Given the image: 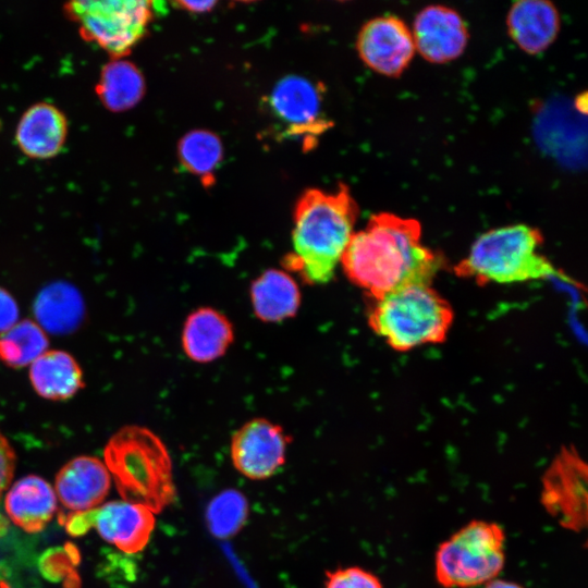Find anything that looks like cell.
<instances>
[{
  "label": "cell",
  "instance_id": "obj_20",
  "mask_svg": "<svg viewBox=\"0 0 588 588\" xmlns=\"http://www.w3.org/2000/svg\"><path fill=\"white\" fill-rule=\"evenodd\" d=\"M250 299L259 319L278 322L296 314L301 304V292L291 275L271 269L253 282Z\"/></svg>",
  "mask_w": 588,
  "mask_h": 588
},
{
  "label": "cell",
  "instance_id": "obj_8",
  "mask_svg": "<svg viewBox=\"0 0 588 588\" xmlns=\"http://www.w3.org/2000/svg\"><path fill=\"white\" fill-rule=\"evenodd\" d=\"M71 11L84 32L113 53H123L144 35L152 3L139 0L76 1Z\"/></svg>",
  "mask_w": 588,
  "mask_h": 588
},
{
  "label": "cell",
  "instance_id": "obj_12",
  "mask_svg": "<svg viewBox=\"0 0 588 588\" xmlns=\"http://www.w3.org/2000/svg\"><path fill=\"white\" fill-rule=\"evenodd\" d=\"M415 49L433 63H445L458 58L468 40L467 27L461 15L443 5L422 9L414 22Z\"/></svg>",
  "mask_w": 588,
  "mask_h": 588
},
{
  "label": "cell",
  "instance_id": "obj_11",
  "mask_svg": "<svg viewBox=\"0 0 588 588\" xmlns=\"http://www.w3.org/2000/svg\"><path fill=\"white\" fill-rule=\"evenodd\" d=\"M358 53L370 69L385 76H399L415 53L413 34L396 16L368 21L357 38Z\"/></svg>",
  "mask_w": 588,
  "mask_h": 588
},
{
  "label": "cell",
  "instance_id": "obj_13",
  "mask_svg": "<svg viewBox=\"0 0 588 588\" xmlns=\"http://www.w3.org/2000/svg\"><path fill=\"white\" fill-rule=\"evenodd\" d=\"M269 106L291 135H317L327 128L326 121L320 119V88L307 78H282L269 97Z\"/></svg>",
  "mask_w": 588,
  "mask_h": 588
},
{
  "label": "cell",
  "instance_id": "obj_26",
  "mask_svg": "<svg viewBox=\"0 0 588 588\" xmlns=\"http://www.w3.org/2000/svg\"><path fill=\"white\" fill-rule=\"evenodd\" d=\"M15 466V453L7 440L0 432V497L10 483Z\"/></svg>",
  "mask_w": 588,
  "mask_h": 588
},
{
  "label": "cell",
  "instance_id": "obj_18",
  "mask_svg": "<svg viewBox=\"0 0 588 588\" xmlns=\"http://www.w3.org/2000/svg\"><path fill=\"white\" fill-rule=\"evenodd\" d=\"M232 340V324L224 315L210 307H201L192 313L182 333L185 354L197 363H209L219 358Z\"/></svg>",
  "mask_w": 588,
  "mask_h": 588
},
{
  "label": "cell",
  "instance_id": "obj_2",
  "mask_svg": "<svg viewBox=\"0 0 588 588\" xmlns=\"http://www.w3.org/2000/svg\"><path fill=\"white\" fill-rule=\"evenodd\" d=\"M358 208L345 185L335 193L306 191L294 210L293 253L285 264L311 284L333 277L354 233Z\"/></svg>",
  "mask_w": 588,
  "mask_h": 588
},
{
  "label": "cell",
  "instance_id": "obj_23",
  "mask_svg": "<svg viewBox=\"0 0 588 588\" xmlns=\"http://www.w3.org/2000/svg\"><path fill=\"white\" fill-rule=\"evenodd\" d=\"M179 157L189 172L210 176L222 159L221 140L212 132L192 131L180 140Z\"/></svg>",
  "mask_w": 588,
  "mask_h": 588
},
{
  "label": "cell",
  "instance_id": "obj_24",
  "mask_svg": "<svg viewBox=\"0 0 588 588\" xmlns=\"http://www.w3.org/2000/svg\"><path fill=\"white\" fill-rule=\"evenodd\" d=\"M248 504L245 497L236 490H225L208 505L206 518L208 527L217 538L234 536L245 524Z\"/></svg>",
  "mask_w": 588,
  "mask_h": 588
},
{
  "label": "cell",
  "instance_id": "obj_14",
  "mask_svg": "<svg viewBox=\"0 0 588 588\" xmlns=\"http://www.w3.org/2000/svg\"><path fill=\"white\" fill-rule=\"evenodd\" d=\"M110 486L111 476L105 463L95 456L82 455L59 470L54 492L65 510L78 513L99 506Z\"/></svg>",
  "mask_w": 588,
  "mask_h": 588
},
{
  "label": "cell",
  "instance_id": "obj_29",
  "mask_svg": "<svg viewBox=\"0 0 588 588\" xmlns=\"http://www.w3.org/2000/svg\"><path fill=\"white\" fill-rule=\"evenodd\" d=\"M483 588H524V587L520 584L512 581V580L494 578L490 580L489 583H487L486 585H483Z\"/></svg>",
  "mask_w": 588,
  "mask_h": 588
},
{
  "label": "cell",
  "instance_id": "obj_1",
  "mask_svg": "<svg viewBox=\"0 0 588 588\" xmlns=\"http://www.w3.org/2000/svg\"><path fill=\"white\" fill-rule=\"evenodd\" d=\"M340 264L375 301L405 286L431 285L445 259L422 244L416 219L380 212L353 233Z\"/></svg>",
  "mask_w": 588,
  "mask_h": 588
},
{
  "label": "cell",
  "instance_id": "obj_7",
  "mask_svg": "<svg viewBox=\"0 0 588 588\" xmlns=\"http://www.w3.org/2000/svg\"><path fill=\"white\" fill-rule=\"evenodd\" d=\"M587 464L573 445L562 446L541 477L540 502L564 529L587 527Z\"/></svg>",
  "mask_w": 588,
  "mask_h": 588
},
{
  "label": "cell",
  "instance_id": "obj_19",
  "mask_svg": "<svg viewBox=\"0 0 588 588\" xmlns=\"http://www.w3.org/2000/svg\"><path fill=\"white\" fill-rule=\"evenodd\" d=\"M66 135L63 114L52 105L38 103L22 117L16 128V142L24 154L33 158H49L59 152Z\"/></svg>",
  "mask_w": 588,
  "mask_h": 588
},
{
  "label": "cell",
  "instance_id": "obj_16",
  "mask_svg": "<svg viewBox=\"0 0 588 588\" xmlns=\"http://www.w3.org/2000/svg\"><path fill=\"white\" fill-rule=\"evenodd\" d=\"M512 39L527 53L546 50L555 39L560 16L549 1L523 0L513 4L507 16Z\"/></svg>",
  "mask_w": 588,
  "mask_h": 588
},
{
  "label": "cell",
  "instance_id": "obj_9",
  "mask_svg": "<svg viewBox=\"0 0 588 588\" xmlns=\"http://www.w3.org/2000/svg\"><path fill=\"white\" fill-rule=\"evenodd\" d=\"M72 536L95 528L100 537L125 553H137L149 542L155 529V514L147 507L127 501H111L85 512L60 516Z\"/></svg>",
  "mask_w": 588,
  "mask_h": 588
},
{
  "label": "cell",
  "instance_id": "obj_28",
  "mask_svg": "<svg viewBox=\"0 0 588 588\" xmlns=\"http://www.w3.org/2000/svg\"><path fill=\"white\" fill-rule=\"evenodd\" d=\"M216 2L213 1H181L177 2V5L182 9L194 13H201L212 9Z\"/></svg>",
  "mask_w": 588,
  "mask_h": 588
},
{
  "label": "cell",
  "instance_id": "obj_21",
  "mask_svg": "<svg viewBox=\"0 0 588 588\" xmlns=\"http://www.w3.org/2000/svg\"><path fill=\"white\" fill-rule=\"evenodd\" d=\"M48 346L42 328L29 319L16 321L0 332V360L11 368L29 366Z\"/></svg>",
  "mask_w": 588,
  "mask_h": 588
},
{
  "label": "cell",
  "instance_id": "obj_3",
  "mask_svg": "<svg viewBox=\"0 0 588 588\" xmlns=\"http://www.w3.org/2000/svg\"><path fill=\"white\" fill-rule=\"evenodd\" d=\"M105 465L124 501L143 505L154 514L176 498L170 454L151 430L125 426L108 441Z\"/></svg>",
  "mask_w": 588,
  "mask_h": 588
},
{
  "label": "cell",
  "instance_id": "obj_22",
  "mask_svg": "<svg viewBox=\"0 0 588 588\" xmlns=\"http://www.w3.org/2000/svg\"><path fill=\"white\" fill-rule=\"evenodd\" d=\"M99 94L110 109H128L137 103L144 94L143 76L132 63L114 61L102 71Z\"/></svg>",
  "mask_w": 588,
  "mask_h": 588
},
{
  "label": "cell",
  "instance_id": "obj_4",
  "mask_svg": "<svg viewBox=\"0 0 588 588\" xmlns=\"http://www.w3.org/2000/svg\"><path fill=\"white\" fill-rule=\"evenodd\" d=\"M543 236L537 228L513 224L481 234L468 255L452 271L478 285L544 280L552 277L572 282L542 254Z\"/></svg>",
  "mask_w": 588,
  "mask_h": 588
},
{
  "label": "cell",
  "instance_id": "obj_30",
  "mask_svg": "<svg viewBox=\"0 0 588 588\" xmlns=\"http://www.w3.org/2000/svg\"><path fill=\"white\" fill-rule=\"evenodd\" d=\"M0 588H10L9 585L0 579Z\"/></svg>",
  "mask_w": 588,
  "mask_h": 588
},
{
  "label": "cell",
  "instance_id": "obj_6",
  "mask_svg": "<svg viewBox=\"0 0 588 588\" xmlns=\"http://www.w3.org/2000/svg\"><path fill=\"white\" fill-rule=\"evenodd\" d=\"M505 542L498 523L468 522L438 546L437 583L443 588H475L498 578L505 564Z\"/></svg>",
  "mask_w": 588,
  "mask_h": 588
},
{
  "label": "cell",
  "instance_id": "obj_27",
  "mask_svg": "<svg viewBox=\"0 0 588 588\" xmlns=\"http://www.w3.org/2000/svg\"><path fill=\"white\" fill-rule=\"evenodd\" d=\"M17 319V307L12 296L0 289V332L12 327Z\"/></svg>",
  "mask_w": 588,
  "mask_h": 588
},
{
  "label": "cell",
  "instance_id": "obj_25",
  "mask_svg": "<svg viewBox=\"0 0 588 588\" xmlns=\"http://www.w3.org/2000/svg\"><path fill=\"white\" fill-rule=\"evenodd\" d=\"M324 588H383L380 578L359 566L326 572Z\"/></svg>",
  "mask_w": 588,
  "mask_h": 588
},
{
  "label": "cell",
  "instance_id": "obj_15",
  "mask_svg": "<svg viewBox=\"0 0 588 588\" xmlns=\"http://www.w3.org/2000/svg\"><path fill=\"white\" fill-rule=\"evenodd\" d=\"M4 507L10 519L24 531H41L57 511V495L44 478L35 475L15 481L8 491Z\"/></svg>",
  "mask_w": 588,
  "mask_h": 588
},
{
  "label": "cell",
  "instance_id": "obj_17",
  "mask_svg": "<svg viewBox=\"0 0 588 588\" xmlns=\"http://www.w3.org/2000/svg\"><path fill=\"white\" fill-rule=\"evenodd\" d=\"M29 380L45 400L64 401L84 387L83 370L77 360L62 350H47L29 365Z\"/></svg>",
  "mask_w": 588,
  "mask_h": 588
},
{
  "label": "cell",
  "instance_id": "obj_10",
  "mask_svg": "<svg viewBox=\"0 0 588 588\" xmlns=\"http://www.w3.org/2000/svg\"><path fill=\"white\" fill-rule=\"evenodd\" d=\"M290 442L283 428L264 418H254L232 437V464L244 477L265 480L284 465Z\"/></svg>",
  "mask_w": 588,
  "mask_h": 588
},
{
  "label": "cell",
  "instance_id": "obj_5",
  "mask_svg": "<svg viewBox=\"0 0 588 588\" xmlns=\"http://www.w3.org/2000/svg\"><path fill=\"white\" fill-rule=\"evenodd\" d=\"M450 303L431 285H411L375 299L370 329L397 352L445 341L453 324Z\"/></svg>",
  "mask_w": 588,
  "mask_h": 588
}]
</instances>
